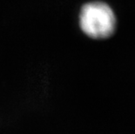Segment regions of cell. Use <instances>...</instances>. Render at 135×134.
Here are the masks:
<instances>
[{
    "label": "cell",
    "mask_w": 135,
    "mask_h": 134,
    "mask_svg": "<svg viewBox=\"0 0 135 134\" xmlns=\"http://www.w3.org/2000/svg\"><path fill=\"white\" fill-rule=\"evenodd\" d=\"M79 27L89 38L101 39L114 32L116 18L113 11L102 2H90L81 7L79 15Z\"/></svg>",
    "instance_id": "obj_1"
}]
</instances>
